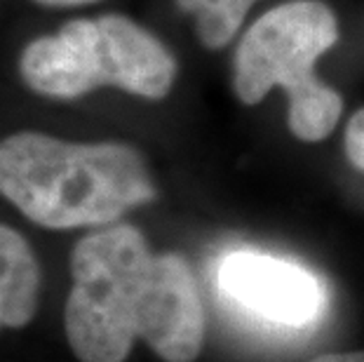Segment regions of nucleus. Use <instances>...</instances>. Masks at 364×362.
<instances>
[{
    "instance_id": "1",
    "label": "nucleus",
    "mask_w": 364,
    "mask_h": 362,
    "mask_svg": "<svg viewBox=\"0 0 364 362\" xmlns=\"http://www.w3.org/2000/svg\"><path fill=\"white\" fill-rule=\"evenodd\" d=\"M64 332L80 362H125L144 341L165 362H196L205 308L188 261L151 250L132 223L80 238L71 254Z\"/></svg>"
},
{
    "instance_id": "2",
    "label": "nucleus",
    "mask_w": 364,
    "mask_h": 362,
    "mask_svg": "<svg viewBox=\"0 0 364 362\" xmlns=\"http://www.w3.org/2000/svg\"><path fill=\"white\" fill-rule=\"evenodd\" d=\"M0 196L50 230L104 228L153 203L158 186L136 146L68 142L36 129L0 139Z\"/></svg>"
},
{
    "instance_id": "3",
    "label": "nucleus",
    "mask_w": 364,
    "mask_h": 362,
    "mask_svg": "<svg viewBox=\"0 0 364 362\" xmlns=\"http://www.w3.org/2000/svg\"><path fill=\"white\" fill-rule=\"evenodd\" d=\"M179 64L156 33L127 14L71 19L38 36L19 55V75L41 97L71 102L99 87L160 102L172 92Z\"/></svg>"
},
{
    "instance_id": "4",
    "label": "nucleus",
    "mask_w": 364,
    "mask_h": 362,
    "mask_svg": "<svg viewBox=\"0 0 364 362\" xmlns=\"http://www.w3.org/2000/svg\"><path fill=\"white\" fill-rule=\"evenodd\" d=\"M336 41L338 19L322 0L273 7L245 31L235 48V97L245 106H257L273 87H282L291 134L306 144L327 139L341 120L343 99L317 78L315 64Z\"/></svg>"
},
{
    "instance_id": "5",
    "label": "nucleus",
    "mask_w": 364,
    "mask_h": 362,
    "mask_svg": "<svg viewBox=\"0 0 364 362\" xmlns=\"http://www.w3.org/2000/svg\"><path fill=\"white\" fill-rule=\"evenodd\" d=\"M216 280L237 308L277 327L306 329L327 311V289L320 278L273 254L230 252L219 264Z\"/></svg>"
},
{
    "instance_id": "6",
    "label": "nucleus",
    "mask_w": 364,
    "mask_h": 362,
    "mask_svg": "<svg viewBox=\"0 0 364 362\" xmlns=\"http://www.w3.org/2000/svg\"><path fill=\"white\" fill-rule=\"evenodd\" d=\"M41 264L19 230L0 223V332L21 329L41 306Z\"/></svg>"
},
{
    "instance_id": "7",
    "label": "nucleus",
    "mask_w": 364,
    "mask_h": 362,
    "mask_svg": "<svg viewBox=\"0 0 364 362\" xmlns=\"http://www.w3.org/2000/svg\"><path fill=\"white\" fill-rule=\"evenodd\" d=\"M193 17L198 41L205 50H223L242 28L247 14L259 0H174Z\"/></svg>"
},
{
    "instance_id": "8",
    "label": "nucleus",
    "mask_w": 364,
    "mask_h": 362,
    "mask_svg": "<svg viewBox=\"0 0 364 362\" xmlns=\"http://www.w3.org/2000/svg\"><path fill=\"white\" fill-rule=\"evenodd\" d=\"M343 146H346V156L350 160V165H355L364 172V109L355 111L350 115V120H348Z\"/></svg>"
},
{
    "instance_id": "9",
    "label": "nucleus",
    "mask_w": 364,
    "mask_h": 362,
    "mask_svg": "<svg viewBox=\"0 0 364 362\" xmlns=\"http://www.w3.org/2000/svg\"><path fill=\"white\" fill-rule=\"evenodd\" d=\"M313 362H364V353H329V356H320Z\"/></svg>"
},
{
    "instance_id": "10",
    "label": "nucleus",
    "mask_w": 364,
    "mask_h": 362,
    "mask_svg": "<svg viewBox=\"0 0 364 362\" xmlns=\"http://www.w3.org/2000/svg\"><path fill=\"white\" fill-rule=\"evenodd\" d=\"M33 3L45 5V7H78V5L99 3V0H33Z\"/></svg>"
}]
</instances>
